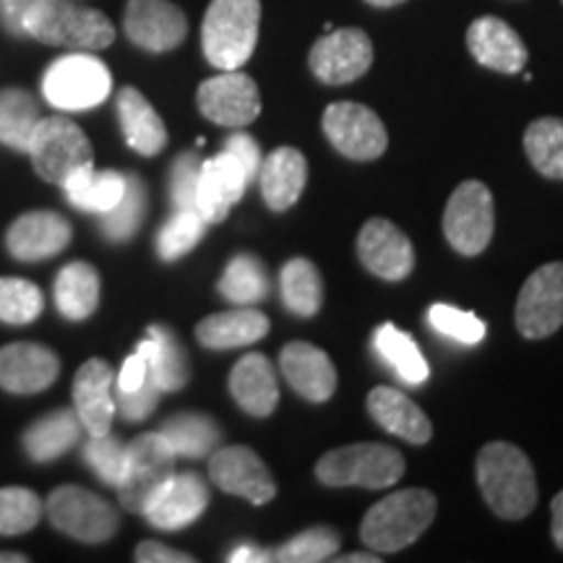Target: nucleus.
I'll list each match as a JSON object with an SVG mask.
<instances>
[{
	"instance_id": "f257e3e1",
	"label": "nucleus",
	"mask_w": 563,
	"mask_h": 563,
	"mask_svg": "<svg viewBox=\"0 0 563 563\" xmlns=\"http://www.w3.org/2000/svg\"><path fill=\"white\" fill-rule=\"evenodd\" d=\"M477 485L485 504L501 519H525L538 506L534 467L519 446L493 441L477 454Z\"/></svg>"
},
{
	"instance_id": "09e8293b",
	"label": "nucleus",
	"mask_w": 563,
	"mask_h": 563,
	"mask_svg": "<svg viewBox=\"0 0 563 563\" xmlns=\"http://www.w3.org/2000/svg\"><path fill=\"white\" fill-rule=\"evenodd\" d=\"M162 389L154 382V376L150 373L144 384L139 386L136 391H121L112 386V397H115V412L123 415V420L129 422H141L146 420L154 412V407L159 402Z\"/></svg>"
},
{
	"instance_id": "72a5a7b5",
	"label": "nucleus",
	"mask_w": 563,
	"mask_h": 563,
	"mask_svg": "<svg viewBox=\"0 0 563 563\" xmlns=\"http://www.w3.org/2000/svg\"><path fill=\"white\" fill-rule=\"evenodd\" d=\"M159 433L170 443L175 456H188V460L209 456L222 441L220 426L209 415L199 412L173 415L170 420L162 422Z\"/></svg>"
},
{
	"instance_id": "b1692460",
	"label": "nucleus",
	"mask_w": 563,
	"mask_h": 563,
	"mask_svg": "<svg viewBox=\"0 0 563 563\" xmlns=\"http://www.w3.org/2000/svg\"><path fill=\"white\" fill-rule=\"evenodd\" d=\"M467 47L481 66L498 74H519L527 66V45L504 19H475L467 30Z\"/></svg>"
},
{
	"instance_id": "8fccbe9b",
	"label": "nucleus",
	"mask_w": 563,
	"mask_h": 563,
	"mask_svg": "<svg viewBox=\"0 0 563 563\" xmlns=\"http://www.w3.org/2000/svg\"><path fill=\"white\" fill-rule=\"evenodd\" d=\"M224 152H230L232 157L238 159V165L243 167L245 175H249V180L256 178L264 157H262V150H258V144L249 136V133H232V136L224 141Z\"/></svg>"
},
{
	"instance_id": "2eb2a0df",
	"label": "nucleus",
	"mask_w": 563,
	"mask_h": 563,
	"mask_svg": "<svg viewBox=\"0 0 563 563\" xmlns=\"http://www.w3.org/2000/svg\"><path fill=\"white\" fill-rule=\"evenodd\" d=\"M209 477L230 496H241L253 506L269 504L277 496V483L262 456L249 446L214 449L209 460Z\"/></svg>"
},
{
	"instance_id": "7c9ffc66",
	"label": "nucleus",
	"mask_w": 563,
	"mask_h": 563,
	"mask_svg": "<svg viewBox=\"0 0 563 563\" xmlns=\"http://www.w3.org/2000/svg\"><path fill=\"white\" fill-rule=\"evenodd\" d=\"M60 186L66 191V199L76 209L104 214L121 201L125 191V175L115 170H95V162H89V165L76 167Z\"/></svg>"
},
{
	"instance_id": "20e7f679",
	"label": "nucleus",
	"mask_w": 563,
	"mask_h": 563,
	"mask_svg": "<svg viewBox=\"0 0 563 563\" xmlns=\"http://www.w3.org/2000/svg\"><path fill=\"white\" fill-rule=\"evenodd\" d=\"M435 496L431 490L407 488L386 496L365 514L361 525L363 543L376 553H397L412 545L435 517Z\"/></svg>"
},
{
	"instance_id": "4468645a",
	"label": "nucleus",
	"mask_w": 563,
	"mask_h": 563,
	"mask_svg": "<svg viewBox=\"0 0 563 563\" xmlns=\"http://www.w3.org/2000/svg\"><path fill=\"white\" fill-rule=\"evenodd\" d=\"M373 63V42L363 30H329L311 47L308 66L329 87L357 81Z\"/></svg>"
},
{
	"instance_id": "4be33fe9",
	"label": "nucleus",
	"mask_w": 563,
	"mask_h": 563,
	"mask_svg": "<svg viewBox=\"0 0 563 563\" xmlns=\"http://www.w3.org/2000/svg\"><path fill=\"white\" fill-rule=\"evenodd\" d=\"M249 175L230 152L217 154L207 162H201L199 191H196V211L207 220V224L222 222L230 214V209L243 199Z\"/></svg>"
},
{
	"instance_id": "49530a36",
	"label": "nucleus",
	"mask_w": 563,
	"mask_h": 563,
	"mask_svg": "<svg viewBox=\"0 0 563 563\" xmlns=\"http://www.w3.org/2000/svg\"><path fill=\"white\" fill-rule=\"evenodd\" d=\"M428 321L435 332L452 336L462 344H477L485 340V323L475 313L460 311V308L446 306V302H435L428 311Z\"/></svg>"
},
{
	"instance_id": "5701e85b",
	"label": "nucleus",
	"mask_w": 563,
	"mask_h": 563,
	"mask_svg": "<svg viewBox=\"0 0 563 563\" xmlns=\"http://www.w3.org/2000/svg\"><path fill=\"white\" fill-rule=\"evenodd\" d=\"M279 368L287 384L308 402H327L336 391V371L329 355L316 344L290 342L279 355Z\"/></svg>"
},
{
	"instance_id": "473e14b6",
	"label": "nucleus",
	"mask_w": 563,
	"mask_h": 563,
	"mask_svg": "<svg viewBox=\"0 0 563 563\" xmlns=\"http://www.w3.org/2000/svg\"><path fill=\"white\" fill-rule=\"evenodd\" d=\"M150 357V373L162 391H180L191 378L188 355L167 327H150V340L139 344Z\"/></svg>"
},
{
	"instance_id": "37998d69",
	"label": "nucleus",
	"mask_w": 563,
	"mask_h": 563,
	"mask_svg": "<svg viewBox=\"0 0 563 563\" xmlns=\"http://www.w3.org/2000/svg\"><path fill=\"white\" fill-rule=\"evenodd\" d=\"M340 534L332 527H313V530L300 532L298 538L287 540L285 545L274 548V561L279 563H319L329 561L340 551Z\"/></svg>"
},
{
	"instance_id": "f704fd0d",
	"label": "nucleus",
	"mask_w": 563,
	"mask_h": 563,
	"mask_svg": "<svg viewBox=\"0 0 563 563\" xmlns=\"http://www.w3.org/2000/svg\"><path fill=\"white\" fill-rule=\"evenodd\" d=\"M40 121L37 97L19 87L0 89V144L26 152Z\"/></svg>"
},
{
	"instance_id": "0eeeda50",
	"label": "nucleus",
	"mask_w": 563,
	"mask_h": 563,
	"mask_svg": "<svg viewBox=\"0 0 563 563\" xmlns=\"http://www.w3.org/2000/svg\"><path fill=\"white\" fill-rule=\"evenodd\" d=\"M26 154H30L34 173L42 180L58 183V186L76 167L95 162L89 136L66 115L42 118L32 133Z\"/></svg>"
},
{
	"instance_id": "603ef678",
	"label": "nucleus",
	"mask_w": 563,
	"mask_h": 563,
	"mask_svg": "<svg viewBox=\"0 0 563 563\" xmlns=\"http://www.w3.org/2000/svg\"><path fill=\"white\" fill-rule=\"evenodd\" d=\"M136 561L139 563H194L196 559L191 553L175 551V548H167L157 543V540H144L136 548Z\"/></svg>"
},
{
	"instance_id": "393cba45",
	"label": "nucleus",
	"mask_w": 563,
	"mask_h": 563,
	"mask_svg": "<svg viewBox=\"0 0 563 563\" xmlns=\"http://www.w3.org/2000/svg\"><path fill=\"white\" fill-rule=\"evenodd\" d=\"M230 394L253 418H266L277 410L279 386L274 365L262 352H249L230 373Z\"/></svg>"
},
{
	"instance_id": "c85d7f7f",
	"label": "nucleus",
	"mask_w": 563,
	"mask_h": 563,
	"mask_svg": "<svg viewBox=\"0 0 563 563\" xmlns=\"http://www.w3.org/2000/svg\"><path fill=\"white\" fill-rule=\"evenodd\" d=\"M269 327V319L256 308H232L201 319L196 327V340L209 350H235L264 340Z\"/></svg>"
},
{
	"instance_id": "1a4fd4ad",
	"label": "nucleus",
	"mask_w": 563,
	"mask_h": 563,
	"mask_svg": "<svg viewBox=\"0 0 563 563\" xmlns=\"http://www.w3.org/2000/svg\"><path fill=\"white\" fill-rule=\"evenodd\" d=\"M45 514L55 530L89 545L110 540L118 532V525H121L115 506L104 501L97 493L79 488V485L55 488L47 496Z\"/></svg>"
},
{
	"instance_id": "4d7b16f0",
	"label": "nucleus",
	"mask_w": 563,
	"mask_h": 563,
	"mask_svg": "<svg viewBox=\"0 0 563 563\" xmlns=\"http://www.w3.org/2000/svg\"><path fill=\"white\" fill-rule=\"evenodd\" d=\"M342 563H378L382 555H365V553H352V555H342Z\"/></svg>"
},
{
	"instance_id": "6e6d98bb",
	"label": "nucleus",
	"mask_w": 563,
	"mask_h": 563,
	"mask_svg": "<svg viewBox=\"0 0 563 563\" xmlns=\"http://www.w3.org/2000/svg\"><path fill=\"white\" fill-rule=\"evenodd\" d=\"M232 563H264V561H274L272 551H262V548H238L230 555Z\"/></svg>"
},
{
	"instance_id": "c9c22d12",
	"label": "nucleus",
	"mask_w": 563,
	"mask_h": 563,
	"mask_svg": "<svg viewBox=\"0 0 563 563\" xmlns=\"http://www.w3.org/2000/svg\"><path fill=\"white\" fill-rule=\"evenodd\" d=\"M279 292L287 311L300 319H311L319 313L323 300L321 274L308 258H290L279 272Z\"/></svg>"
},
{
	"instance_id": "3c124183",
	"label": "nucleus",
	"mask_w": 563,
	"mask_h": 563,
	"mask_svg": "<svg viewBox=\"0 0 563 563\" xmlns=\"http://www.w3.org/2000/svg\"><path fill=\"white\" fill-rule=\"evenodd\" d=\"M146 378H150V357H146L144 350L136 347V352H133L131 357H125L123 368L115 378V389L136 391Z\"/></svg>"
},
{
	"instance_id": "5fc2aeb1",
	"label": "nucleus",
	"mask_w": 563,
	"mask_h": 563,
	"mask_svg": "<svg viewBox=\"0 0 563 563\" xmlns=\"http://www.w3.org/2000/svg\"><path fill=\"white\" fill-rule=\"evenodd\" d=\"M551 534H553V543L563 551V490L553 498L551 504Z\"/></svg>"
},
{
	"instance_id": "423d86ee",
	"label": "nucleus",
	"mask_w": 563,
	"mask_h": 563,
	"mask_svg": "<svg viewBox=\"0 0 563 563\" xmlns=\"http://www.w3.org/2000/svg\"><path fill=\"white\" fill-rule=\"evenodd\" d=\"M112 76L100 58L89 53L63 55L42 76V95L66 112L91 110L110 97Z\"/></svg>"
},
{
	"instance_id": "ea45409f",
	"label": "nucleus",
	"mask_w": 563,
	"mask_h": 563,
	"mask_svg": "<svg viewBox=\"0 0 563 563\" xmlns=\"http://www.w3.org/2000/svg\"><path fill=\"white\" fill-rule=\"evenodd\" d=\"M222 298L230 302H262L269 295V274H266L264 264L258 262L251 253H238L235 258L224 269L220 285H217Z\"/></svg>"
},
{
	"instance_id": "9d476101",
	"label": "nucleus",
	"mask_w": 563,
	"mask_h": 563,
	"mask_svg": "<svg viewBox=\"0 0 563 563\" xmlns=\"http://www.w3.org/2000/svg\"><path fill=\"white\" fill-rule=\"evenodd\" d=\"M496 230L490 188L481 180H464L443 211V235L462 256H481Z\"/></svg>"
},
{
	"instance_id": "a19ab883",
	"label": "nucleus",
	"mask_w": 563,
	"mask_h": 563,
	"mask_svg": "<svg viewBox=\"0 0 563 563\" xmlns=\"http://www.w3.org/2000/svg\"><path fill=\"white\" fill-rule=\"evenodd\" d=\"M45 298L34 282L21 277H0V321L11 327H26L37 321Z\"/></svg>"
},
{
	"instance_id": "a211bd4d",
	"label": "nucleus",
	"mask_w": 563,
	"mask_h": 563,
	"mask_svg": "<svg viewBox=\"0 0 563 563\" xmlns=\"http://www.w3.org/2000/svg\"><path fill=\"white\" fill-rule=\"evenodd\" d=\"M60 376V357L37 342H13L0 347V389L37 394L51 389Z\"/></svg>"
},
{
	"instance_id": "2f4dec72",
	"label": "nucleus",
	"mask_w": 563,
	"mask_h": 563,
	"mask_svg": "<svg viewBox=\"0 0 563 563\" xmlns=\"http://www.w3.org/2000/svg\"><path fill=\"white\" fill-rule=\"evenodd\" d=\"M55 306L63 319L84 321L100 306V274L87 262H70L55 279Z\"/></svg>"
},
{
	"instance_id": "052dcab7",
	"label": "nucleus",
	"mask_w": 563,
	"mask_h": 563,
	"mask_svg": "<svg viewBox=\"0 0 563 563\" xmlns=\"http://www.w3.org/2000/svg\"><path fill=\"white\" fill-rule=\"evenodd\" d=\"M561 3H563V0H561Z\"/></svg>"
},
{
	"instance_id": "58836bf2",
	"label": "nucleus",
	"mask_w": 563,
	"mask_h": 563,
	"mask_svg": "<svg viewBox=\"0 0 563 563\" xmlns=\"http://www.w3.org/2000/svg\"><path fill=\"white\" fill-rule=\"evenodd\" d=\"M146 207H150V201H146L144 180H141L139 175H125V191L121 196V201H118L110 211L100 214L102 235L115 243L131 241L139 232L141 222H144Z\"/></svg>"
},
{
	"instance_id": "cd10ccee",
	"label": "nucleus",
	"mask_w": 563,
	"mask_h": 563,
	"mask_svg": "<svg viewBox=\"0 0 563 563\" xmlns=\"http://www.w3.org/2000/svg\"><path fill=\"white\" fill-rule=\"evenodd\" d=\"M118 121L125 144L144 157H157L167 146V129L152 108V102L136 87H123L118 95Z\"/></svg>"
},
{
	"instance_id": "13d9d810",
	"label": "nucleus",
	"mask_w": 563,
	"mask_h": 563,
	"mask_svg": "<svg viewBox=\"0 0 563 563\" xmlns=\"http://www.w3.org/2000/svg\"><path fill=\"white\" fill-rule=\"evenodd\" d=\"M0 563H30V555L13 553V551H0Z\"/></svg>"
},
{
	"instance_id": "bf43d9fd",
	"label": "nucleus",
	"mask_w": 563,
	"mask_h": 563,
	"mask_svg": "<svg viewBox=\"0 0 563 563\" xmlns=\"http://www.w3.org/2000/svg\"><path fill=\"white\" fill-rule=\"evenodd\" d=\"M368 5H376V9H391V5L405 3V0H365Z\"/></svg>"
},
{
	"instance_id": "39448f33",
	"label": "nucleus",
	"mask_w": 563,
	"mask_h": 563,
	"mask_svg": "<svg viewBox=\"0 0 563 563\" xmlns=\"http://www.w3.org/2000/svg\"><path fill=\"white\" fill-rule=\"evenodd\" d=\"M405 456L386 443H350L332 449L316 464V477L329 488L384 490L402 481Z\"/></svg>"
},
{
	"instance_id": "a18cd8bd",
	"label": "nucleus",
	"mask_w": 563,
	"mask_h": 563,
	"mask_svg": "<svg viewBox=\"0 0 563 563\" xmlns=\"http://www.w3.org/2000/svg\"><path fill=\"white\" fill-rule=\"evenodd\" d=\"M84 460H87V464L95 470L102 483L118 488L125 467V443L115 439L112 433L89 435V441L84 443Z\"/></svg>"
},
{
	"instance_id": "f03ea898",
	"label": "nucleus",
	"mask_w": 563,
	"mask_h": 563,
	"mask_svg": "<svg viewBox=\"0 0 563 563\" xmlns=\"http://www.w3.org/2000/svg\"><path fill=\"white\" fill-rule=\"evenodd\" d=\"M26 37L76 53H97L115 42V26L102 11L76 0H34L24 16Z\"/></svg>"
},
{
	"instance_id": "e433bc0d",
	"label": "nucleus",
	"mask_w": 563,
	"mask_h": 563,
	"mask_svg": "<svg viewBox=\"0 0 563 563\" xmlns=\"http://www.w3.org/2000/svg\"><path fill=\"white\" fill-rule=\"evenodd\" d=\"M525 152L543 178L563 180V118H538L525 131Z\"/></svg>"
},
{
	"instance_id": "79ce46f5",
	"label": "nucleus",
	"mask_w": 563,
	"mask_h": 563,
	"mask_svg": "<svg viewBox=\"0 0 563 563\" xmlns=\"http://www.w3.org/2000/svg\"><path fill=\"white\" fill-rule=\"evenodd\" d=\"M207 232V220L196 209L175 211L173 220L157 235V253L162 262H178L188 251H194Z\"/></svg>"
},
{
	"instance_id": "6ab92c4d",
	"label": "nucleus",
	"mask_w": 563,
	"mask_h": 563,
	"mask_svg": "<svg viewBox=\"0 0 563 563\" xmlns=\"http://www.w3.org/2000/svg\"><path fill=\"white\" fill-rule=\"evenodd\" d=\"M209 506V488L196 473L173 475L162 488L150 498L144 506V517L150 519L152 527L157 530H183V527L194 525L196 519L207 511Z\"/></svg>"
},
{
	"instance_id": "f8f14e48",
	"label": "nucleus",
	"mask_w": 563,
	"mask_h": 563,
	"mask_svg": "<svg viewBox=\"0 0 563 563\" xmlns=\"http://www.w3.org/2000/svg\"><path fill=\"white\" fill-rule=\"evenodd\" d=\"M196 104L207 121L224 129H243L262 115V95L256 81L241 70H222L201 81Z\"/></svg>"
},
{
	"instance_id": "a878e982",
	"label": "nucleus",
	"mask_w": 563,
	"mask_h": 563,
	"mask_svg": "<svg viewBox=\"0 0 563 563\" xmlns=\"http://www.w3.org/2000/svg\"><path fill=\"white\" fill-rule=\"evenodd\" d=\"M308 180V162L292 146H279L258 167V186L266 207L287 211L298 203Z\"/></svg>"
},
{
	"instance_id": "c03bdc74",
	"label": "nucleus",
	"mask_w": 563,
	"mask_h": 563,
	"mask_svg": "<svg viewBox=\"0 0 563 563\" xmlns=\"http://www.w3.org/2000/svg\"><path fill=\"white\" fill-rule=\"evenodd\" d=\"M42 519V501L30 488H0V534H24Z\"/></svg>"
},
{
	"instance_id": "bb28decb",
	"label": "nucleus",
	"mask_w": 563,
	"mask_h": 563,
	"mask_svg": "<svg viewBox=\"0 0 563 563\" xmlns=\"http://www.w3.org/2000/svg\"><path fill=\"white\" fill-rule=\"evenodd\" d=\"M368 412L384 431L399 435V439H405L407 443L422 446V443L431 441L433 426L431 420H428V415L422 412L410 397L391 389V386H376V389L368 394Z\"/></svg>"
},
{
	"instance_id": "dca6fc26",
	"label": "nucleus",
	"mask_w": 563,
	"mask_h": 563,
	"mask_svg": "<svg viewBox=\"0 0 563 563\" xmlns=\"http://www.w3.org/2000/svg\"><path fill=\"white\" fill-rule=\"evenodd\" d=\"M123 30L141 51L170 53L186 40L188 19L170 0H129Z\"/></svg>"
},
{
	"instance_id": "412c9836",
	"label": "nucleus",
	"mask_w": 563,
	"mask_h": 563,
	"mask_svg": "<svg viewBox=\"0 0 563 563\" xmlns=\"http://www.w3.org/2000/svg\"><path fill=\"white\" fill-rule=\"evenodd\" d=\"M112 386H115V373L102 357H91L76 371L74 410L89 435L110 433L112 418H115Z\"/></svg>"
},
{
	"instance_id": "6e6552de",
	"label": "nucleus",
	"mask_w": 563,
	"mask_h": 563,
	"mask_svg": "<svg viewBox=\"0 0 563 563\" xmlns=\"http://www.w3.org/2000/svg\"><path fill=\"white\" fill-rule=\"evenodd\" d=\"M175 475V452L165 435L141 433L125 446V467L118 498L125 511L141 514L150 498Z\"/></svg>"
},
{
	"instance_id": "aec40b11",
	"label": "nucleus",
	"mask_w": 563,
	"mask_h": 563,
	"mask_svg": "<svg viewBox=\"0 0 563 563\" xmlns=\"http://www.w3.org/2000/svg\"><path fill=\"white\" fill-rule=\"evenodd\" d=\"M70 224L58 211H26L5 232V245L16 262H45L68 249Z\"/></svg>"
},
{
	"instance_id": "ddd939ff",
	"label": "nucleus",
	"mask_w": 563,
	"mask_h": 563,
	"mask_svg": "<svg viewBox=\"0 0 563 563\" xmlns=\"http://www.w3.org/2000/svg\"><path fill=\"white\" fill-rule=\"evenodd\" d=\"M563 327V262L534 269L519 290L517 329L527 340H545Z\"/></svg>"
},
{
	"instance_id": "4c0bfd02",
	"label": "nucleus",
	"mask_w": 563,
	"mask_h": 563,
	"mask_svg": "<svg viewBox=\"0 0 563 563\" xmlns=\"http://www.w3.org/2000/svg\"><path fill=\"white\" fill-rule=\"evenodd\" d=\"M376 352L384 357L386 363L397 371V376L402 382L420 386L428 378V363L418 350V344L402 329L384 323L376 332Z\"/></svg>"
},
{
	"instance_id": "7ed1b4c3",
	"label": "nucleus",
	"mask_w": 563,
	"mask_h": 563,
	"mask_svg": "<svg viewBox=\"0 0 563 563\" xmlns=\"http://www.w3.org/2000/svg\"><path fill=\"white\" fill-rule=\"evenodd\" d=\"M262 24V0H211L201 24V47L220 70H238L251 60Z\"/></svg>"
},
{
	"instance_id": "864d4df0",
	"label": "nucleus",
	"mask_w": 563,
	"mask_h": 563,
	"mask_svg": "<svg viewBox=\"0 0 563 563\" xmlns=\"http://www.w3.org/2000/svg\"><path fill=\"white\" fill-rule=\"evenodd\" d=\"M34 0H0V21L11 34L21 37L24 32V16L30 11V5Z\"/></svg>"
},
{
	"instance_id": "9b49d317",
	"label": "nucleus",
	"mask_w": 563,
	"mask_h": 563,
	"mask_svg": "<svg viewBox=\"0 0 563 563\" xmlns=\"http://www.w3.org/2000/svg\"><path fill=\"white\" fill-rule=\"evenodd\" d=\"M323 133L344 157L371 162L382 157L389 146L382 118L361 102H334L323 110Z\"/></svg>"
},
{
	"instance_id": "c756f323",
	"label": "nucleus",
	"mask_w": 563,
	"mask_h": 563,
	"mask_svg": "<svg viewBox=\"0 0 563 563\" xmlns=\"http://www.w3.org/2000/svg\"><path fill=\"white\" fill-rule=\"evenodd\" d=\"M81 431L84 426L76 410L63 407V410H55L32 422L30 431L24 433V452L30 454L32 462L47 464L70 452L79 443Z\"/></svg>"
},
{
	"instance_id": "de8ad7c7",
	"label": "nucleus",
	"mask_w": 563,
	"mask_h": 563,
	"mask_svg": "<svg viewBox=\"0 0 563 563\" xmlns=\"http://www.w3.org/2000/svg\"><path fill=\"white\" fill-rule=\"evenodd\" d=\"M201 157L194 152L180 154L170 170V199L175 211L196 209V191H199Z\"/></svg>"
},
{
	"instance_id": "f3484780",
	"label": "nucleus",
	"mask_w": 563,
	"mask_h": 563,
	"mask_svg": "<svg viewBox=\"0 0 563 563\" xmlns=\"http://www.w3.org/2000/svg\"><path fill=\"white\" fill-rule=\"evenodd\" d=\"M357 253L365 269L386 282H402L415 266V249L410 238L397 224L373 217L357 235Z\"/></svg>"
}]
</instances>
